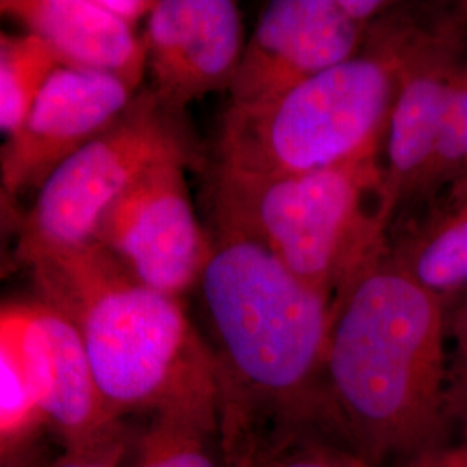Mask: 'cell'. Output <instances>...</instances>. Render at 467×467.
Listing matches in <instances>:
<instances>
[{
    "label": "cell",
    "instance_id": "d4e9b609",
    "mask_svg": "<svg viewBox=\"0 0 467 467\" xmlns=\"http://www.w3.org/2000/svg\"><path fill=\"white\" fill-rule=\"evenodd\" d=\"M405 467H467V436L453 447H438L407 462Z\"/></svg>",
    "mask_w": 467,
    "mask_h": 467
},
{
    "label": "cell",
    "instance_id": "4fadbf2b",
    "mask_svg": "<svg viewBox=\"0 0 467 467\" xmlns=\"http://www.w3.org/2000/svg\"><path fill=\"white\" fill-rule=\"evenodd\" d=\"M44 40L63 67L117 77L139 90L146 73L142 35L99 0H0V17Z\"/></svg>",
    "mask_w": 467,
    "mask_h": 467
},
{
    "label": "cell",
    "instance_id": "52a82bcc",
    "mask_svg": "<svg viewBox=\"0 0 467 467\" xmlns=\"http://www.w3.org/2000/svg\"><path fill=\"white\" fill-rule=\"evenodd\" d=\"M467 54L462 4L420 7L407 40L384 135L379 222L384 233L407 212L433 154L453 78Z\"/></svg>",
    "mask_w": 467,
    "mask_h": 467
},
{
    "label": "cell",
    "instance_id": "30bf717a",
    "mask_svg": "<svg viewBox=\"0 0 467 467\" xmlns=\"http://www.w3.org/2000/svg\"><path fill=\"white\" fill-rule=\"evenodd\" d=\"M139 90L117 77L57 67L0 148V185L19 198L108 129Z\"/></svg>",
    "mask_w": 467,
    "mask_h": 467
},
{
    "label": "cell",
    "instance_id": "5bb4252c",
    "mask_svg": "<svg viewBox=\"0 0 467 467\" xmlns=\"http://www.w3.org/2000/svg\"><path fill=\"white\" fill-rule=\"evenodd\" d=\"M388 254L445 303L466 291L467 170L410 212Z\"/></svg>",
    "mask_w": 467,
    "mask_h": 467
},
{
    "label": "cell",
    "instance_id": "8fae6325",
    "mask_svg": "<svg viewBox=\"0 0 467 467\" xmlns=\"http://www.w3.org/2000/svg\"><path fill=\"white\" fill-rule=\"evenodd\" d=\"M368 32L341 11L337 0L268 2L246 40L229 106L267 102L350 59Z\"/></svg>",
    "mask_w": 467,
    "mask_h": 467
},
{
    "label": "cell",
    "instance_id": "7c38bea8",
    "mask_svg": "<svg viewBox=\"0 0 467 467\" xmlns=\"http://www.w3.org/2000/svg\"><path fill=\"white\" fill-rule=\"evenodd\" d=\"M150 92L167 109L229 92L246 35L233 0H156L142 34Z\"/></svg>",
    "mask_w": 467,
    "mask_h": 467
},
{
    "label": "cell",
    "instance_id": "3957f363",
    "mask_svg": "<svg viewBox=\"0 0 467 467\" xmlns=\"http://www.w3.org/2000/svg\"><path fill=\"white\" fill-rule=\"evenodd\" d=\"M28 268L38 300L80 334L113 418L165 416L220 428L215 358L181 298L134 281L96 241Z\"/></svg>",
    "mask_w": 467,
    "mask_h": 467
},
{
    "label": "cell",
    "instance_id": "44dd1931",
    "mask_svg": "<svg viewBox=\"0 0 467 467\" xmlns=\"http://www.w3.org/2000/svg\"><path fill=\"white\" fill-rule=\"evenodd\" d=\"M132 428L115 438L84 451H65L52 457L47 467H123Z\"/></svg>",
    "mask_w": 467,
    "mask_h": 467
},
{
    "label": "cell",
    "instance_id": "4316f807",
    "mask_svg": "<svg viewBox=\"0 0 467 467\" xmlns=\"http://www.w3.org/2000/svg\"><path fill=\"white\" fill-rule=\"evenodd\" d=\"M451 405H462V407L466 409L467 412V388H464V389H461V391H455V393H451Z\"/></svg>",
    "mask_w": 467,
    "mask_h": 467
},
{
    "label": "cell",
    "instance_id": "6da1fadb",
    "mask_svg": "<svg viewBox=\"0 0 467 467\" xmlns=\"http://www.w3.org/2000/svg\"><path fill=\"white\" fill-rule=\"evenodd\" d=\"M206 231L212 251L198 287L217 366L223 451L289 430L334 433L326 388L333 301L264 246Z\"/></svg>",
    "mask_w": 467,
    "mask_h": 467
},
{
    "label": "cell",
    "instance_id": "9a60e30c",
    "mask_svg": "<svg viewBox=\"0 0 467 467\" xmlns=\"http://www.w3.org/2000/svg\"><path fill=\"white\" fill-rule=\"evenodd\" d=\"M123 466L229 467L218 428L165 416L130 431Z\"/></svg>",
    "mask_w": 467,
    "mask_h": 467
},
{
    "label": "cell",
    "instance_id": "7a4b0ae2",
    "mask_svg": "<svg viewBox=\"0 0 467 467\" xmlns=\"http://www.w3.org/2000/svg\"><path fill=\"white\" fill-rule=\"evenodd\" d=\"M447 303L388 254L333 301L326 388L334 433L370 467L441 447L451 410Z\"/></svg>",
    "mask_w": 467,
    "mask_h": 467
},
{
    "label": "cell",
    "instance_id": "cb8c5ba5",
    "mask_svg": "<svg viewBox=\"0 0 467 467\" xmlns=\"http://www.w3.org/2000/svg\"><path fill=\"white\" fill-rule=\"evenodd\" d=\"M337 4L353 23L368 30L395 7V2L383 0H337Z\"/></svg>",
    "mask_w": 467,
    "mask_h": 467
},
{
    "label": "cell",
    "instance_id": "ac0fdd59",
    "mask_svg": "<svg viewBox=\"0 0 467 467\" xmlns=\"http://www.w3.org/2000/svg\"><path fill=\"white\" fill-rule=\"evenodd\" d=\"M467 170V54L453 78L451 96L434 140L433 154L409 212Z\"/></svg>",
    "mask_w": 467,
    "mask_h": 467
},
{
    "label": "cell",
    "instance_id": "e0dca14e",
    "mask_svg": "<svg viewBox=\"0 0 467 467\" xmlns=\"http://www.w3.org/2000/svg\"><path fill=\"white\" fill-rule=\"evenodd\" d=\"M57 67L61 65L44 40L0 30V132L16 129Z\"/></svg>",
    "mask_w": 467,
    "mask_h": 467
},
{
    "label": "cell",
    "instance_id": "484cf974",
    "mask_svg": "<svg viewBox=\"0 0 467 467\" xmlns=\"http://www.w3.org/2000/svg\"><path fill=\"white\" fill-rule=\"evenodd\" d=\"M100 5L119 21L137 30L140 21L146 23L156 0H99Z\"/></svg>",
    "mask_w": 467,
    "mask_h": 467
},
{
    "label": "cell",
    "instance_id": "7402d4cb",
    "mask_svg": "<svg viewBox=\"0 0 467 467\" xmlns=\"http://www.w3.org/2000/svg\"><path fill=\"white\" fill-rule=\"evenodd\" d=\"M447 331L453 343L451 393H455L467 388V289L447 318Z\"/></svg>",
    "mask_w": 467,
    "mask_h": 467
},
{
    "label": "cell",
    "instance_id": "2e32d148",
    "mask_svg": "<svg viewBox=\"0 0 467 467\" xmlns=\"http://www.w3.org/2000/svg\"><path fill=\"white\" fill-rule=\"evenodd\" d=\"M229 467H370L337 434L301 428L254 440L225 455Z\"/></svg>",
    "mask_w": 467,
    "mask_h": 467
},
{
    "label": "cell",
    "instance_id": "603a6c76",
    "mask_svg": "<svg viewBox=\"0 0 467 467\" xmlns=\"http://www.w3.org/2000/svg\"><path fill=\"white\" fill-rule=\"evenodd\" d=\"M23 222L25 212L19 208L17 198L0 185V258L7 253L11 244L16 248Z\"/></svg>",
    "mask_w": 467,
    "mask_h": 467
},
{
    "label": "cell",
    "instance_id": "5b68a950",
    "mask_svg": "<svg viewBox=\"0 0 467 467\" xmlns=\"http://www.w3.org/2000/svg\"><path fill=\"white\" fill-rule=\"evenodd\" d=\"M204 187L210 229L264 246L331 301L388 248L379 222V150L334 167L274 177L208 163Z\"/></svg>",
    "mask_w": 467,
    "mask_h": 467
},
{
    "label": "cell",
    "instance_id": "9c48e42d",
    "mask_svg": "<svg viewBox=\"0 0 467 467\" xmlns=\"http://www.w3.org/2000/svg\"><path fill=\"white\" fill-rule=\"evenodd\" d=\"M0 337L38 418L65 451L96 447L129 428L108 412L84 341L61 312L40 300L0 308Z\"/></svg>",
    "mask_w": 467,
    "mask_h": 467
},
{
    "label": "cell",
    "instance_id": "d6986e66",
    "mask_svg": "<svg viewBox=\"0 0 467 467\" xmlns=\"http://www.w3.org/2000/svg\"><path fill=\"white\" fill-rule=\"evenodd\" d=\"M42 422L17 368L16 360L0 337V433L19 431Z\"/></svg>",
    "mask_w": 467,
    "mask_h": 467
},
{
    "label": "cell",
    "instance_id": "ffe728a7",
    "mask_svg": "<svg viewBox=\"0 0 467 467\" xmlns=\"http://www.w3.org/2000/svg\"><path fill=\"white\" fill-rule=\"evenodd\" d=\"M49 433L44 422L19 431L0 433V467L49 466L54 457L47 445Z\"/></svg>",
    "mask_w": 467,
    "mask_h": 467
},
{
    "label": "cell",
    "instance_id": "277c9868",
    "mask_svg": "<svg viewBox=\"0 0 467 467\" xmlns=\"http://www.w3.org/2000/svg\"><path fill=\"white\" fill-rule=\"evenodd\" d=\"M420 7L395 4L368 28L355 56L281 96L250 108L227 106L206 161L234 173L274 177L381 150L403 50Z\"/></svg>",
    "mask_w": 467,
    "mask_h": 467
},
{
    "label": "cell",
    "instance_id": "8992f818",
    "mask_svg": "<svg viewBox=\"0 0 467 467\" xmlns=\"http://www.w3.org/2000/svg\"><path fill=\"white\" fill-rule=\"evenodd\" d=\"M181 160L192 168L204 156L184 115L148 90L137 92L119 117L57 168L25 213L15 258L23 265L94 243L100 218L150 168Z\"/></svg>",
    "mask_w": 467,
    "mask_h": 467
},
{
    "label": "cell",
    "instance_id": "83f0119b",
    "mask_svg": "<svg viewBox=\"0 0 467 467\" xmlns=\"http://www.w3.org/2000/svg\"><path fill=\"white\" fill-rule=\"evenodd\" d=\"M462 4V9H464V13H466L467 16V2H461Z\"/></svg>",
    "mask_w": 467,
    "mask_h": 467
},
{
    "label": "cell",
    "instance_id": "ba28073f",
    "mask_svg": "<svg viewBox=\"0 0 467 467\" xmlns=\"http://www.w3.org/2000/svg\"><path fill=\"white\" fill-rule=\"evenodd\" d=\"M189 168L181 160L150 168L111 204L94 235L134 281L173 298L200 284L212 251L189 194Z\"/></svg>",
    "mask_w": 467,
    "mask_h": 467
}]
</instances>
